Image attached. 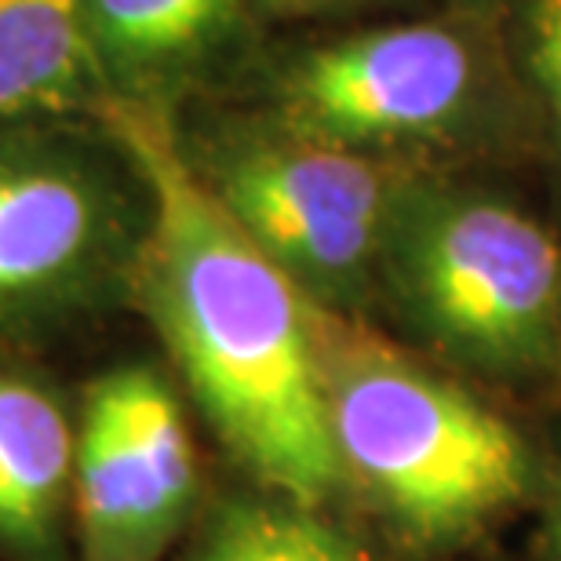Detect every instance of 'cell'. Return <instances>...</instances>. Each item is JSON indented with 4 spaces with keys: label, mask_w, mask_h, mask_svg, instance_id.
Wrapping results in <instances>:
<instances>
[{
    "label": "cell",
    "mask_w": 561,
    "mask_h": 561,
    "mask_svg": "<svg viewBox=\"0 0 561 561\" xmlns=\"http://www.w3.org/2000/svg\"><path fill=\"white\" fill-rule=\"evenodd\" d=\"M263 11L280 19H296V15H329V11H343V8H354L362 0H255Z\"/></svg>",
    "instance_id": "cell-13"
},
{
    "label": "cell",
    "mask_w": 561,
    "mask_h": 561,
    "mask_svg": "<svg viewBox=\"0 0 561 561\" xmlns=\"http://www.w3.org/2000/svg\"><path fill=\"white\" fill-rule=\"evenodd\" d=\"M383 280L434 351L481 376H536L561 354L558 241L492 194L405 183Z\"/></svg>",
    "instance_id": "cell-5"
},
{
    "label": "cell",
    "mask_w": 561,
    "mask_h": 561,
    "mask_svg": "<svg viewBox=\"0 0 561 561\" xmlns=\"http://www.w3.org/2000/svg\"><path fill=\"white\" fill-rule=\"evenodd\" d=\"M106 103L81 0H0V131L99 121Z\"/></svg>",
    "instance_id": "cell-10"
},
{
    "label": "cell",
    "mask_w": 561,
    "mask_h": 561,
    "mask_svg": "<svg viewBox=\"0 0 561 561\" xmlns=\"http://www.w3.org/2000/svg\"><path fill=\"white\" fill-rule=\"evenodd\" d=\"M99 125L150 194L131 310L153 324L190 401L252 485L324 511L340 496V470L324 426L318 302L208 194L175 114L106 103Z\"/></svg>",
    "instance_id": "cell-1"
},
{
    "label": "cell",
    "mask_w": 561,
    "mask_h": 561,
    "mask_svg": "<svg viewBox=\"0 0 561 561\" xmlns=\"http://www.w3.org/2000/svg\"><path fill=\"white\" fill-rule=\"evenodd\" d=\"M543 543H547V561H561V485L551 500V514H547Z\"/></svg>",
    "instance_id": "cell-14"
},
{
    "label": "cell",
    "mask_w": 561,
    "mask_h": 561,
    "mask_svg": "<svg viewBox=\"0 0 561 561\" xmlns=\"http://www.w3.org/2000/svg\"><path fill=\"white\" fill-rule=\"evenodd\" d=\"M318 354L340 492H354L390 536L453 547L525 500L529 448L485 401L351 313L318 307Z\"/></svg>",
    "instance_id": "cell-2"
},
{
    "label": "cell",
    "mask_w": 561,
    "mask_h": 561,
    "mask_svg": "<svg viewBox=\"0 0 561 561\" xmlns=\"http://www.w3.org/2000/svg\"><path fill=\"white\" fill-rule=\"evenodd\" d=\"M146 227L139 168L99 121L0 131V340L37 351L131 310Z\"/></svg>",
    "instance_id": "cell-3"
},
{
    "label": "cell",
    "mask_w": 561,
    "mask_h": 561,
    "mask_svg": "<svg viewBox=\"0 0 561 561\" xmlns=\"http://www.w3.org/2000/svg\"><path fill=\"white\" fill-rule=\"evenodd\" d=\"M529 62L561 136V0H525Z\"/></svg>",
    "instance_id": "cell-12"
},
{
    "label": "cell",
    "mask_w": 561,
    "mask_h": 561,
    "mask_svg": "<svg viewBox=\"0 0 561 561\" xmlns=\"http://www.w3.org/2000/svg\"><path fill=\"white\" fill-rule=\"evenodd\" d=\"M175 136L208 194L302 296L362 318L409 183L383 153L307 136L271 114L175 117Z\"/></svg>",
    "instance_id": "cell-4"
},
{
    "label": "cell",
    "mask_w": 561,
    "mask_h": 561,
    "mask_svg": "<svg viewBox=\"0 0 561 561\" xmlns=\"http://www.w3.org/2000/svg\"><path fill=\"white\" fill-rule=\"evenodd\" d=\"M478 99V51L445 22L379 26L280 66L266 114L307 136L383 153L453 131Z\"/></svg>",
    "instance_id": "cell-7"
},
{
    "label": "cell",
    "mask_w": 561,
    "mask_h": 561,
    "mask_svg": "<svg viewBox=\"0 0 561 561\" xmlns=\"http://www.w3.org/2000/svg\"><path fill=\"white\" fill-rule=\"evenodd\" d=\"M110 103L183 114L244 37L249 0H81Z\"/></svg>",
    "instance_id": "cell-9"
},
{
    "label": "cell",
    "mask_w": 561,
    "mask_h": 561,
    "mask_svg": "<svg viewBox=\"0 0 561 561\" xmlns=\"http://www.w3.org/2000/svg\"><path fill=\"white\" fill-rule=\"evenodd\" d=\"M77 401L37 351L0 340V561L73 554Z\"/></svg>",
    "instance_id": "cell-8"
},
{
    "label": "cell",
    "mask_w": 561,
    "mask_h": 561,
    "mask_svg": "<svg viewBox=\"0 0 561 561\" xmlns=\"http://www.w3.org/2000/svg\"><path fill=\"white\" fill-rule=\"evenodd\" d=\"M183 561H365V554L321 507L252 489L211 503Z\"/></svg>",
    "instance_id": "cell-11"
},
{
    "label": "cell",
    "mask_w": 561,
    "mask_h": 561,
    "mask_svg": "<svg viewBox=\"0 0 561 561\" xmlns=\"http://www.w3.org/2000/svg\"><path fill=\"white\" fill-rule=\"evenodd\" d=\"M201 470L186 405L157 362H117L77 398V561H164L197 522Z\"/></svg>",
    "instance_id": "cell-6"
}]
</instances>
